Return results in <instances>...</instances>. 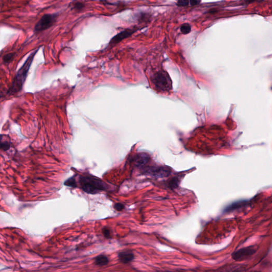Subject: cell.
Instances as JSON below:
<instances>
[{
	"label": "cell",
	"instance_id": "4fadbf2b",
	"mask_svg": "<svg viewBox=\"0 0 272 272\" xmlns=\"http://www.w3.org/2000/svg\"><path fill=\"white\" fill-rule=\"evenodd\" d=\"M64 184L67 186L71 187H77L76 182V181L73 178H70L69 179L66 181V182L64 183Z\"/></svg>",
	"mask_w": 272,
	"mask_h": 272
},
{
	"label": "cell",
	"instance_id": "ac0fdd59",
	"mask_svg": "<svg viewBox=\"0 0 272 272\" xmlns=\"http://www.w3.org/2000/svg\"><path fill=\"white\" fill-rule=\"evenodd\" d=\"M103 233L104 234V236L106 237H110V236H111L110 231H109V229H108V228L105 227L104 229H103Z\"/></svg>",
	"mask_w": 272,
	"mask_h": 272
},
{
	"label": "cell",
	"instance_id": "7c38bea8",
	"mask_svg": "<svg viewBox=\"0 0 272 272\" xmlns=\"http://www.w3.org/2000/svg\"><path fill=\"white\" fill-rule=\"evenodd\" d=\"M181 31L184 34H187L191 31V26L188 24H184L181 27Z\"/></svg>",
	"mask_w": 272,
	"mask_h": 272
},
{
	"label": "cell",
	"instance_id": "8992f818",
	"mask_svg": "<svg viewBox=\"0 0 272 272\" xmlns=\"http://www.w3.org/2000/svg\"><path fill=\"white\" fill-rule=\"evenodd\" d=\"M135 32V29H131L125 30L120 32L112 38V40L109 42V45H114L120 43L125 38H128L132 34H133Z\"/></svg>",
	"mask_w": 272,
	"mask_h": 272
},
{
	"label": "cell",
	"instance_id": "d6986e66",
	"mask_svg": "<svg viewBox=\"0 0 272 272\" xmlns=\"http://www.w3.org/2000/svg\"><path fill=\"white\" fill-rule=\"evenodd\" d=\"M190 2L191 5H197V4L200 3V1H194V0H192V1H191Z\"/></svg>",
	"mask_w": 272,
	"mask_h": 272
},
{
	"label": "cell",
	"instance_id": "e0dca14e",
	"mask_svg": "<svg viewBox=\"0 0 272 272\" xmlns=\"http://www.w3.org/2000/svg\"><path fill=\"white\" fill-rule=\"evenodd\" d=\"M189 4V1H186V0H181V1H179L178 2H177V5L179 6H181V7H184L188 5Z\"/></svg>",
	"mask_w": 272,
	"mask_h": 272
},
{
	"label": "cell",
	"instance_id": "ba28073f",
	"mask_svg": "<svg viewBox=\"0 0 272 272\" xmlns=\"http://www.w3.org/2000/svg\"><path fill=\"white\" fill-rule=\"evenodd\" d=\"M150 157L145 153L139 154L134 158V162L137 167H142L149 162Z\"/></svg>",
	"mask_w": 272,
	"mask_h": 272
},
{
	"label": "cell",
	"instance_id": "8fae6325",
	"mask_svg": "<svg viewBox=\"0 0 272 272\" xmlns=\"http://www.w3.org/2000/svg\"><path fill=\"white\" fill-rule=\"evenodd\" d=\"M109 263L108 257L105 255H99L95 259V263L99 266H104L107 265Z\"/></svg>",
	"mask_w": 272,
	"mask_h": 272
},
{
	"label": "cell",
	"instance_id": "6da1fadb",
	"mask_svg": "<svg viewBox=\"0 0 272 272\" xmlns=\"http://www.w3.org/2000/svg\"><path fill=\"white\" fill-rule=\"evenodd\" d=\"M38 49H37L36 50L34 51L31 53L21 68L18 71L9 89L8 93L10 95L17 93L23 88V85L26 81L30 67L33 63L35 55L38 52Z\"/></svg>",
	"mask_w": 272,
	"mask_h": 272
},
{
	"label": "cell",
	"instance_id": "3957f363",
	"mask_svg": "<svg viewBox=\"0 0 272 272\" xmlns=\"http://www.w3.org/2000/svg\"><path fill=\"white\" fill-rule=\"evenodd\" d=\"M152 83L155 88L160 92H167L172 88L171 81L167 73L158 71L152 77Z\"/></svg>",
	"mask_w": 272,
	"mask_h": 272
},
{
	"label": "cell",
	"instance_id": "5bb4252c",
	"mask_svg": "<svg viewBox=\"0 0 272 272\" xmlns=\"http://www.w3.org/2000/svg\"><path fill=\"white\" fill-rule=\"evenodd\" d=\"M73 5V9L77 10H80L83 9L84 7V4L80 2H75Z\"/></svg>",
	"mask_w": 272,
	"mask_h": 272
},
{
	"label": "cell",
	"instance_id": "9c48e42d",
	"mask_svg": "<svg viewBox=\"0 0 272 272\" xmlns=\"http://www.w3.org/2000/svg\"><path fill=\"white\" fill-rule=\"evenodd\" d=\"M118 258L123 263H128L134 259V253L130 251H121L118 255Z\"/></svg>",
	"mask_w": 272,
	"mask_h": 272
},
{
	"label": "cell",
	"instance_id": "52a82bcc",
	"mask_svg": "<svg viewBox=\"0 0 272 272\" xmlns=\"http://www.w3.org/2000/svg\"><path fill=\"white\" fill-rule=\"evenodd\" d=\"M148 173L151 174L152 175L158 177H166L170 174V170L168 168L164 167H159V168H147L146 171Z\"/></svg>",
	"mask_w": 272,
	"mask_h": 272
},
{
	"label": "cell",
	"instance_id": "7a4b0ae2",
	"mask_svg": "<svg viewBox=\"0 0 272 272\" xmlns=\"http://www.w3.org/2000/svg\"><path fill=\"white\" fill-rule=\"evenodd\" d=\"M80 186L85 192L90 194H94L104 190L106 185L102 181L99 179L89 176H83L80 178Z\"/></svg>",
	"mask_w": 272,
	"mask_h": 272
},
{
	"label": "cell",
	"instance_id": "9a60e30c",
	"mask_svg": "<svg viewBox=\"0 0 272 272\" xmlns=\"http://www.w3.org/2000/svg\"><path fill=\"white\" fill-rule=\"evenodd\" d=\"M13 54L10 53V54H8L5 55L3 57V61L5 63L10 62L11 61H12L13 59Z\"/></svg>",
	"mask_w": 272,
	"mask_h": 272
},
{
	"label": "cell",
	"instance_id": "30bf717a",
	"mask_svg": "<svg viewBox=\"0 0 272 272\" xmlns=\"http://www.w3.org/2000/svg\"><path fill=\"white\" fill-rule=\"evenodd\" d=\"M10 138L7 135L0 134V149L3 151H8L10 148Z\"/></svg>",
	"mask_w": 272,
	"mask_h": 272
},
{
	"label": "cell",
	"instance_id": "5b68a950",
	"mask_svg": "<svg viewBox=\"0 0 272 272\" xmlns=\"http://www.w3.org/2000/svg\"><path fill=\"white\" fill-rule=\"evenodd\" d=\"M256 251V249L255 247L250 246L242 248L232 253V258L237 261L245 260L253 255Z\"/></svg>",
	"mask_w": 272,
	"mask_h": 272
},
{
	"label": "cell",
	"instance_id": "2e32d148",
	"mask_svg": "<svg viewBox=\"0 0 272 272\" xmlns=\"http://www.w3.org/2000/svg\"><path fill=\"white\" fill-rule=\"evenodd\" d=\"M125 208V206L121 203H116L115 205V210L118 211H121Z\"/></svg>",
	"mask_w": 272,
	"mask_h": 272
},
{
	"label": "cell",
	"instance_id": "277c9868",
	"mask_svg": "<svg viewBox=\"0 0 272 272\" xmlns=\"http://www.w3.org/2000/svg\"><path fill=\"white\" fill-rule=\"evenodd\" d=\"M57 14H46L44 15L37 22L34 28L35 33H39L49 29L55 24Z\"/></svg>",
	"mask_w": 272,
	"mask_h": 272
}]
</instances>
